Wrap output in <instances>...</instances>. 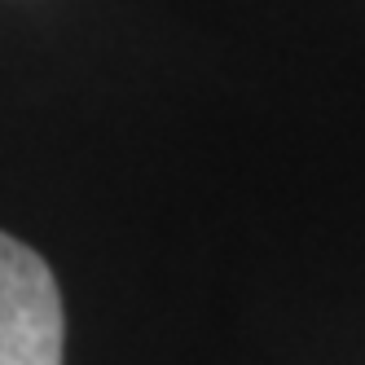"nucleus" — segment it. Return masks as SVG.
Instances as JSON below:
<instances>
[{
  "instance_id": "1",
  "label": "nucleus",
  "mask_w": 365,
  "mask_h": 365,
  "mask_svg": "<svg viewBox=\"0 0 365 365\" xmlns=\"http://www.w3.org/2000/svg\"><path fill=\"white\" fill-rule=\"evenodd\" d=\"M62 295L48 264L0 233V365H62Z\"/></svg>"
}]
</instances>
